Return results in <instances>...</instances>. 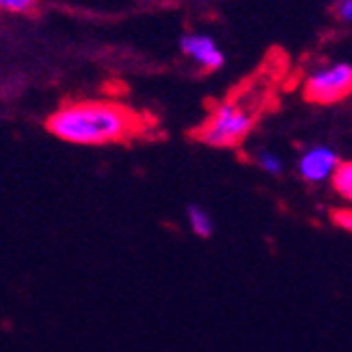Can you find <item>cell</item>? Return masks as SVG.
Listing matches in <instances>:
<instances>
[{"mask_svg":"<svg viewBox=\"0 0 352 352\" xmlns=\"http://www.w3.org/2000/svg\"><path fill=\"white\" fill-rule=\"evenodd\" d=\"M47 131L74 146H108L135 138L142 116L116 102L82 100L57 108L47 118Z\"/></svg>","mask_w":352,"mask_h":352,"instance_id":"obj_1","label":"cell"},{"mask_svg":"<svg viewBox=\"0 0 352 352\" xmlns=\"http://www.w3.org/2000/svg\"><path fill=\"white\" fill-rule=\"evenodd\" d=\"M255 122L258 112L245 100H226L199 126L197 140L211 148H236L253 131Z\"/></svg>","mask_w":352,"mask_h":352,"instance_id":"obj_2","label":"cell"},{"mask_svg":"<svg viewBox=\"0 0 352 352\" xmlns=\"http://www.w3.org/2000/svg\"><path fill=\"white\" fill-rule=\"evenodd\" d=\"M352 95V66L333 63V66L312 72L304 82V98L310 104L333 106Z\"/></svg>","mask_w":352,"mask_h":352,"instance_id":"obj_3","label":"cell"},{"mask_svg":"<svg viewBox=\"0 0 352 352\" xmlns=\"http://www.w3.org/2000/svg\"><path fill=\"white\" fill-rule=\"evenodd\" d=\"M179 51L205 72H215L226 63V55L207 34H184L179 38Z\"/></svg>","mask_w":352,"mask_h":352,"instance_id":"obj_4","label":"cell"},{"mask_svg":"<svg viewBox=\"0 0 352 352\" xmlns=\"http://www.w3.org/2000/svg\"><path fill=\"white\" fill-rule=\"evenodd\" d=\"M338 163L340 161L331 148L316 146V148H310L300 158V175L310 184H318V182L331 177Z\"/></svg>","mask_w":352,"mask_h":352,"instance_id":"obj_5","label":"cell"},{"mask_svg":"<svg viewBox=\"0 0 352 352\" xmlns=\"http://www.w3.org/2000/svg\"><path fill=\"white\" fill-rule=\"evenodd\" d=\"M186 217H188V226L195 232L199 239H209L213 234V217L209 215V211L201 205H190L186 209Z\"/></svg>","mask_w":352,"mask_h":352,"instance_id":"obj_6","label":"cell"},{"mask_svg":"<svg viewBox=\"0 0 352 352\" xmlns=\"http://www.w3.org/2000/svg\"><path fill=\"white\" fill-rule=\"evenodd\" d=\"M331 184L344 201L352 203V161H342L336 165L331 173Z\"/></svg>","mask_w":352,"mask_h":352,"instance_id":"obj_7","label":"cell"},{"mask_svg":"<svg viewBox=\"0 0 352 352\" xmlns=\"http://www.w3.org/2000/svg\"><path fill=\"white\" fill-rule=\"evenodd\" d=\"M0 11L11 15H30L36 11V0H0Z\"/></svg>","mask_w":352,"mask_h":352,"instance_id":"obj_8","label":"cell"},{"mask_svg":"<svg viewBox=\"0 0 352 352\" xmlns=\"http://www.w3.org/2000/svg\"><path fill=\"white\" fill-rule=\"evenodd\" d=\"M258 165L260 169H264L266 173H272V175H280L283 173V161L270 150H262L258 154Z\"/></svg>","mask_w":352,"mask_h":352,"instance_id":"obj_9","label":"cell"},{"mask_svg":"<svg viewBox=\"0 0 352 352\" xmlns=\"http://www.w3.org/2000/svg\"><path fill=\"white\" fill-rule=\"evenodd\" d=\"M331 221L338 228L352 232V209L350 207H340V209H331Z\"/></svg>","mask_w":352,"mask_h":352,"instance_id":"obj_10","label":"cell"},{"mask_svg":"<svg viewBox=\"0 0 352 352\" xmlns=\"http://www.w3.org/2000/svg\"><path fill=\"white\" fill-rule=\"evenodd\" d=\"M336 13L344 21H352V0H338Z\"/></svg>","mask_w":352,"mask_h":352,"instance_id":"obj_11","label":"cell"}]
</instances>
